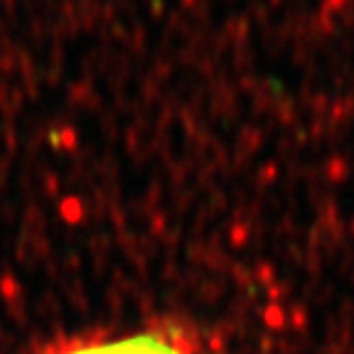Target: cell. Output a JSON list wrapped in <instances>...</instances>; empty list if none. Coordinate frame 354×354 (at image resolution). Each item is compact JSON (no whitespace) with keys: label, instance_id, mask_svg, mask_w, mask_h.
Returning a JSON list of instances; mask_svg holds the SVG:
<instances>
[{"label":"cell","instance_id":"1","mask_svg":"<svg viewBox=\"0 0 354 354\" xmlns=\"http://www.w3.org/2000/svg\"><path fill=\"white\" fill-rule=\"evenodd\" d=\"M59 354H187L182 347H177L172 340L148 332V335H133L116 342H94L84 347L67 349Z\"/></svg>","mask_w":354,"mask_h":354}]
</instances>
